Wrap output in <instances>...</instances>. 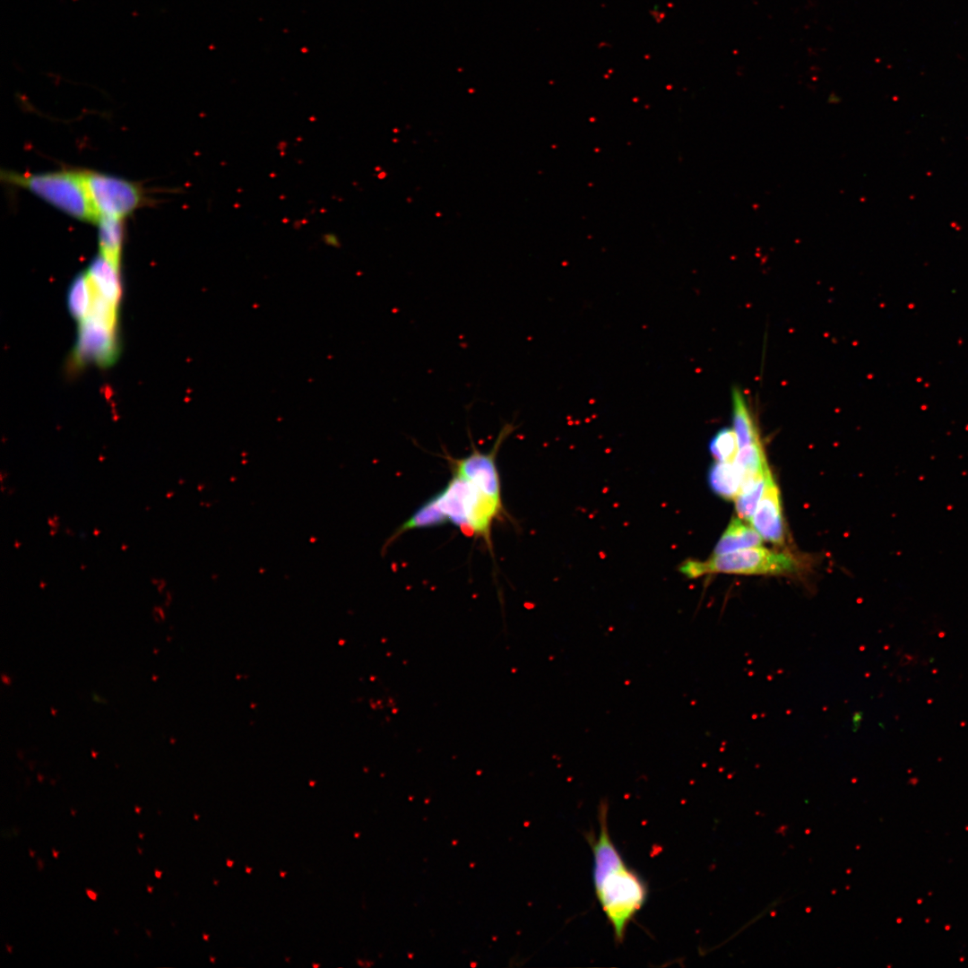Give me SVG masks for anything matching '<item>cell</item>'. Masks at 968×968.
I'll list each match as a JSON object with an SVG mask.
<instances>
[{
  "label": "cell",
  "instance_id": "obj_1",
  "mask_svg": "<svg viewBox=\"0 0 968 968\" xmlns=\"http://www.w3.org/2000/svg\"><path fill=\"white\" fill-rule=\"evenodd\" d=\"M608 805L598 811L599 833L589 837L593 855L595 895L612 928L615 940L622 942L627 929L644 905L648 888L644 879L627 866L608 828Z\"/></svg>",
  "mask_w": 968,
  "mask_h": 968
},
{
  "label": "cell",
  "instance_id": "obj_2",
  "mask_svg": "<svg viewBox=\"0 0 968 968\" xmlns=\"http://www.w3.org/2000/svg\"><path fill=\"white\" fill-rule=\"evenodd\" d=\"M1 179L9 185L30 191L79 220L96 224L99 220L82 170L43 173L3 171Z\"/></svg>",
  "mask_w": 968,
  "mask_h": 968
},
{
  "label": "cell",
  "instance_id": "obj_3",
  "mask_svg": "<svg viewBox=\"0 0 968 968\" xmlns=\"http://www.w3.org/2000/svg\"><path fill=\"white\" fill-rule=\"evenodd\" d=\"M797 562L790 554L776 552L761 546L720 555L706 561L688 559L679 567L689 578L706 574L783 575L795 572Z\"/></svg>",
  "mask_w": 968,
  "mask_h": 968
},
{
  "label": "cell",
  "instance_id": "obj_4",
  "mask_svg": "<svg viewBox=\"0 0 968 968\" xmlns=\"http://www.w3.org/2000/svg\"><path fill=\"white\" fill-rule=\"evenodd\" d=\"M82 175L99 219L124 220L143 204V190L132 181L97 171L83 170Z\"/></svg>",
  "mask_w": 968,
  "mask_h": 968
},
{
  "label": "cell",
  "instance_id": "obj_5",
  "mask_svg": "<svg viewBox=\"0 0 968 968\" xmlns=\"http://www.w3.org/2000/svg\"><path fill=\"white\" fill-rule=\"evenodd\" d=\"M514 428L513 423H505L489 452L483 453L472 446L471 454L452 462L453 473L462 477L481 494L499 504L503 503L497 454Z\"/></svg>",
  "mask_w": 968,
  "mask_h": 968
},
{
  "label": "cell",
  "instance_id": "obj_6",
  "mask_svg": "<svg viewBox=\"0 0 968 968\" xmlns=\"http://www.w3.org/2000/svg\"><path fill=\"white\" fill-rule=\"evenodd\" d=\"M117 353L115 328L89 317L79 322L78 339L73 356L77 365L93 362L107 366L114 361Z\"/></svg>",
  "mask_w": 968,
  "mask_h": 968
},
{
  "label": "cell",
  "instance_id": "obj_7",
  "mask_svg": "<svg viewBox=\"0 0 968 968\" xmlns=\"http://www.w3.org/2000/svg\"><path fill=\"white\" fill-rule=\"evenodd\" d=\"M749 522L764 540L778 545L784 542L785 530L781 495L771 472L767 477L762 497Z\"/></svg>",
  "mask_w": 968,
  "mask_h": 968
},
{
  "label": "cell",
  "instance_id": "obj_8",
  "mask_svg": "<svg viewBox=\"0 0 968 968\" xmlns=\"http://www.w3.org/2000/svg\"><path fill=\"white\" fill-rule=\"evenodd\" d=\"M435 497L448 522L460 528L465 535H471L470 521L474 498L470 483L453 473L447 485Z\"/></svg>",
  "mask_w": 968,
  "mask_h": 968
},
{
  "label": "cell",
  "instance_id": "obj_9",
  "mask_svg": "<svg viewBox=\"0 0 968 968\" xmlns=\"http://www.w3.org/2000/svg\"><path fill=\"white\" fill-rule=\"evenodd\" d=\"M86 273L94 290L118 306L122 293L120 267L99 254L91 261Z\"/></svg>",
  "mask_w": 968,
  "mask_h": 968
},
{
  "label": "cell",
  "instance_id": "obj_10",
  "mask_svg": "<svg viewBox=\"0 0 968 968\" xmlns=\"http://www.w3.org/2000/svg\"><path fill=\"white\" fill-rule=\"evenodd\" d=\"M763 538L741 518L733 517L716 543L713 554L720 555L761 546Z\"/></svg>",
  "mask_w": 968,
  "mask_h": 968
},
{
  "label": "cell",
  "instance_id": "obj_11",
  "mask_svg": "<svg viewBox=\"0 0 968 968\" xmlns=\"http://www.w3.org/2000/svg\"><path fill=\"white\" fill-rule=\"evenodd\" d=\"M733 462L741 476V488L764 479L770 471L760 441L740 447Z\"/></svg>",
  "mask_w": 968,
  "mask_h": 968
},
{
  "label": "cell",
  "instance_id": "obj_12",
  "mask_svg": "<svg viewBox=\"0 0 968 968\" xmlns=\"http://www.w3.org/2000/svg\"><path fill=\"white\" fill-rule=\"evenodd\" d=\"M732 428L737 435L739 448L759 442V432L743 392L734 387L731 392Z\"/></svg>",
  "mask_w": 968,
  "mask_h": 968
},
{
  "label": "cell",
  "instance_id": "obj_13",
  "mask_svg": "<svg viewBox=\"0 0 968 968\" xmlns=\"http://www.w3.org/2000/svg\"><path fill=\"white\" fill-rule=\"evenodd\" d=\"M712 491L726 500H734L741 488V476L733 462H716L709 469Z\"/></svg>",
  "mask_w": 968,
  "mask_h": 968
},
{
  "label": "cell",
  "instance_id": "obj_14",
  "mask_svg": "<svg viewBox=\"0 0 968 968\" xmlns=\"http://www.w3.org/2000/svg\"><path fill=\"white\" fill-rule=\"evenodd\" d=\"M99 244L100 255L120 267L123 245V220L99 217Z\"/></svg>",
  "mask_w": 968,
  "mask_h": 968
},
{
  "label": "cell",
  "instance_id": "obj_15",
  "mask_svg": "<svg viewBox=\"0 0 968 968\" xmlns=\"http://www.w3.org/2000/svg\"><path fill=\"white\" fill-rule=\"evenodd\" d=\"M446 523H448V519L440 509L436 497L434 496L418 508L413 514L394 532L389 539L388 544L408 531L439 526L445 524Z\"/></svg>",
  "mask_w": 968,
  "mask_h": 968
},
{
  "label": "cell",
  "instance_id": "obj_16",
  "mask_svg": "<svg viewBox=\"0 0 968 968\" xmlns=\"http://www.w3.org/2000/svg\"><path fill=\"white\" fill-rule=\"evenodd\" d=\"M92 299V287L86 272L78 274L67 292V306L71 315L79 322L89 313Z\"/></svg>",
  "mask_w": 968,
  "mask_h": 968
},
{
  "label": "cell",
  "instance_id": "obj_17",
  "mask_svg": "<svg viewBox=\"0 0 968 968\" xmlns=\"http://www.w3.org/2000/svg\"><path fill=\"white\" fill-rule=\"evenodd\" d=\"M739 450L737 435L731 428L718 430L709 442V451L717 462H733Z\"/></svg>",
  "mask_w": 968,
  "mask_h": 968
},
{
  "label": "cell",
  "instance_id": "obj_18",
  "mask_svg": "<svg viewBox=\"0 0 968 968\" xmlns=\"http://www.w3.org/2000/svg\"><path fill=\"white\" fill-rule=\"evenodd\" d=\"M770 472L771 471H769L764 479L741 488L739 493L734 499L737 514L742 520L750 521L758 502L762 497L766 480Z\"/></svg>",
  "mask_w": 968,
  "mask_h": 968
},
{
  "label": "cell",
  "instance_id": "obj_19",
  "mask_svg": "<svg viewBox=\"0 0 968 968\" xmlns=\"http://www.w3.org/2000/svg\"><path fill=\"white\" fill-rule=\"evenodd\" d=\"M323 240L327 246H333V247H339L340 244H341L340 240H339V238L337 237V235H335L333 233L324 234L323 236Z\"/></svg>",
  "mask_w": 968,
  "mask_h": 968
},
{
  "label": "cell",
  "instance_id": "obj_20",
  "mask_svg": "<svg viewBox=\"0 0 968 968\" xmlns=\"http://www.w3.org/2000/svg\"><path fill=\"white\" fill-rule=\"evenodd\" d=\"M85 893H86L87 896H88V897H89V898H90L91 900H92V901H94V902H95V901H97V898H98V893H97L96 891H94V890H92V889H90V888H85Z\"/></svg>",
  "mask_w": 968,
  "mask_h": 968
},
{
  "label": "cell",
  "instance_id": "obj_21",
  "mask_svg": "<svg viewBox=\"0 0 968 968\" xmlns=\"http://www.w3.org/2000/svg\"><path fill=\"white\" fill-rule=\"evenodd\" d=\"M37 860H37L38 869H39V871H42V870H43V868H44V863H43V860H41L40 858H38Z\"/></svg>",
  "mask_w": 968,
  "mask_h": 968
},
{
  "label": "cell",
  "instance_id": "obj_22",
  "mask_svg": "<svg viewBox=\"0 0 968 968\" xmlns=\"http://www.w3.org/2000/svg\"><path fill=\"white\" fill-rule=\"evenodd\" d=\"M162 874H163V872L161 870H160L158 869H154V875L158 879L161 878Z\"/></svg>",
  "mask_w": 968,
  "mask_h": 968
},
{
  "label": "cell",
  "instance_id": "obj_23",
  "mask_svg": "<svg viewBox=\"0 0 968 968\" xmlns=\"http://www.w3.org/2000/svg\"><path fill=\"white\" fill-rule=\"evenodd\" d=\"M92 698L96 702L105 703V701L101 697H98L96 694H92Z\"/></svg>",
  "mask_w": 968,
  "mask_h": 968
},
{
  "label": "cell",
  "instance_id": "obj_24",
  "mask_svg": "<svg viewBox=\"0 0 968 968\" xmlns=\"http://www.w3.org/2000/svg\"><path fill=\"white\" fill-rule=\"evenodd\" d=\"M51 851H52V855H53V857H54L55 859H57V858H58V854H59V852H58L57 851H56V850H55L54 848H52V849H51Z\"/></svg>",
  "mask_w": 968,
  "mask_h": 968
},
{
  "label": "cell",
  "instance_id": "obj_25",
  "mask_svg": "<svg viewBox=\"0 0 968 968\" xmlns=\"http://www.w3.org/2000/svg\"><path fill=\"white\" fill-rule=\"evenodd\" d=\"M134 811H135L136 814L139 815V814H141L142 808L139 807L138 805H134Z\"/></svg>",
  "mask_w": 968,
  "mask_h": 968
},
{
  "label": "cell",
  "instance_id": "obj_26",
  "mask_svg": "<svg viewBox=\"0 0 968 968\" xmlns=\"http://www.w3.org/2000/svg\"><path fill=\"white\" fill-rule=\"evenodd\" d=\"M146 889H147V892H148L149 894H151V893H152V891H153V886H150V885H147V886H146Z\"/></svg>",
  "mask_w": 968,
  "mask_h": 968
},
{
  "label": "cell",
  "instance_id": "obj_27",
  "mask_svg": "<svg viewBox=\"0 0 968 968\" xmlns=\"http://www.w3.org/2000/svg\"><path fill=\"white\" fill-rule=\"evenodd\" d=\"M29 853H30V856L31 858H34V857H35V853H36V851H32L31 849H29Z\"/></svg>",
  "mask_w": 968,
  "mask_h": 968
},
{
  "label": "cell",
  "instance_id": "obj_28",
  "mask_svg": "<svg viewBox=\"0 0 968 968\" xmlns=\"http://www.w3.org/2000/svg\"><path fill=\"white\" fill-rule=\"evenodd\" d=\"M6 950H7V951H8V953H10V954H11V953H12V951H13V950H12V946H11L10 945H8V944H6Z\"/></svg>",
  "mask_w": 968,
  "mask_h": 968
},
{
  "label": "cell",
  "instance_id": "obj_29",
  "mask_svg": "<svg viewBox=\"0 0 968 968\" xmlns=\"http://www.w3.org/2000/svg\"><path fill=\"white\" fill-rule=\"evenodd\" d=\"M138 836H139V838H140L141 840H143V837H144V834H143V833H142V832H139V833H138Z\"/></svg>",
  "mask_w": 968,
  "mask_h": 968
},
{
  "label": "cell",
  "instance_id": "obj_30",
  "mask_svg": "<svg viewBox=\"0 0 968 968\" xmlns=\"http://www.w3.org/2000/svg\"><path fill=\"white\" fill-rule=\"evenodd\" d=\"M136 849H137V851H138V853H139L140 855H143V850H142V849H141V848H140L139 846H137V847H136Z\"/></svg>",
  "mask_w": 968,
  "mask_h": 968
},
{
  "label": "cell",
  "instance_id": "obj_31",
  "mask_svg": "<svg viewBox=\"0 0 968 968\" xmlns=\"http://www.w3.org/2000/svg\"><path fill=\"white\" fill-rule=\"evenodd\" d=\"M145 932L149 938H151V933L149 929H145Z\"/></svg>",
  "mask_w": 968,
  "mask_h": 968
},
{
  "label": "cell",
  "instance_id": "obj_32",
  "mask_svg": "<svg viewBox=\"0 0 968 968\" xmlns=\"http://www.w3.org/2000/svg\"><path fill=\"white\" fill-rule=\"evenodd\" d=\"M203 939H204V940H206V941H207V940H208V938H209V936H208V935H206V934H203Z\"/></svg>",
  "mask_w": 968,
  "mask_h": 968
},
{
  "label": "cell",
  "instance_id": "obj_33",
  "mask_svg": "<svg viewBox=\"0 0 968 968\" xmlns=\"http://www.w3.org/2000/svg\"><path fill=\"white\" fill-rule=\"evenodd\" d=\"M70 810H71V814H72V816H75V810H74L73 808H71V809H70Z\"/></svg>",
  "mask_w": 968,
  "mask_h": 968
},
{
  "label": "cell",
  "instance_id": "obj_34",
  "mask_svg": "<svg viewBox=\"0 0 968 968\" xmlns=\"http://www.w3.org/2000/svg\"><path fill=\"white\" fill-rule=\"evenodd\" d=\"M194 818H195L196 820H198V818H199V816H198V815H195V814H194Z\"/></svg>",
  "mask_w": 968,
  "mask_h": 968
},
{
  "label": "cell",
  "instance_id": "obj_35",
  "mask_svg": "<svg viewBox=\"0 0 968 968\" xmlns=\"http://www.w3.org/2000/svg\"><path fill=\"white\" fill-rule=\"evenodd\" d=\"M228 865H229V866H231V865H232V862H231V861H229V860H228Z\"/></svg>",
  "mask_w": 968,
  "mask_h": 968
},
{
  "label": "cell",
  "instance_id": "obj_36",
  "mask_svg": "<svg viewBox=\"0 0 968 968\" xmlns=\"http://www.w3.org/2000/svg\"><path fill=\"white\" fill-rule=\"evenodd\" d=\"M114 932H115L116 934H118V930H117V929H114Z\"/></svg>",
  "mask_w": 968,
  "mask_h": 968
}]
</instances>
